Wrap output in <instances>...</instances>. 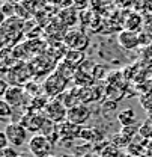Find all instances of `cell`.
<instances>
[{"label":"cell","instance_id":"obj_32","mask_svg":"<svg viewBox=\"0 0 152 157\" xmlns=\"http://www.w3.org/2000/svg\"><path fill=\"white\" fill-rule=\"evenodd\" d=\"M18 157H33V156H32L30 153H20Z\"/></svg>","mask_w":152,"mask_h":157},{"label":"cell","instance_id":"obj_10","mask_svg":"<svg viewBox=\"0 0 152 157\" xmlns=\"http://www.w3.org/2000/svg\"><path fill=\"white\" fill-rule=\"evenodd\" d=\"M91 117H92L91 107H89L87 104H81V103H80V104L74 106V107L68 109V117H66V119L71 121V122L76 124V125L83 127V124H86Z\"/></svg>","mask_w":152,"mask_h":157},{"label":"cell","instance_id":"obj_8","mask_svg":"<svg viewBox=\"0 0 152 157\" xmlns=\"http://www.w3.org/2000/svg\"><path fill=\"white\" fill-rule=\"evenodd\" d=\"M6 136L9 139V144L12 147H23L26 142H27V130L20 124V122H9L6 124L5 130Z\"/></svg>","mask_w":152,"mask_h":157},{"label":"cell","instance_id":"obj_5","mask_svg":"<svg viewBox=\"0 0 152 157\" xmlns=\"http://www.w3.org/2000/svg\"><path fill=\"white\" fill-rule=\"evenodd\" d=\"M63 44L69 50L84 52V48L89 45V36L80 29H68L63 36Z\"/></svg>","mask_w":152,"mask_h":157},{"label":"cell","instance_id":"obj_17","mask_svg":"<svg viewBox=\"0 0 152 157\" xmlns=\"http://www.w3.org/2000/svg\"><path fill=\"white\" fill-rule=\"evenodd\" d=\"M99 145L101 147H99L98 154L101 157H117L119 153H120V150L114 145L113 142H101Z\"/></svg>","mask_w":152,"mask_h":157},{"label":"cell","instance_id":"obj_20","mask_svg":"<svg viewBox=\"0 0 152 157\" xmlns=\"http://www.w3.org/2000/svg\"><path fill=\"white\" fill-rule=\"evenodd\" d=\"M14 17H15V5L3 2V5H2V23L5 20L14 18Z\"/></svg>","mask_w":152,"mask_h":157},{"label":"cell","instance_id":"obj_7","mask_svg":"<svg viewBox=\"0 0 152 157\" xmlns=\"http://www.w3.org/2000/svg\"><path fill=\"white\" fill-rule=\"evenodd\" d=\"M80 132H81V127L72 124L68 119L57 124L59 142H62V144H72L76 139H80Z\"/></svg>","mask_w":152,"mask_h":157},{"label":"cell","instance_id":"obj_33","mask_svg":"<svg viewBox=\"0 0 152 157\" xmlns=\"http://www.w3.org/2000/svg\"><path fill=\"white\" fill-rule=\"evenodd\" d=\"M48 157H60V156H56V154H51V156H48Z\"/></svg>","mask_w":152,"mask_h":157},{"label":"cell","instance_id":"obj_19","mask_svg":"<svg viewBox=\"0 0 152 157\" xmlns=\"http://www.w3.org/2000/svg\"><path fill=\"white\" fill-rule=\"evenodd\" d=\"M112 142H113L119 150H120V148H122V150H127V148H128V145L131 144V139H130V137H127L124 133H120V132H119V133H116V135L112 137Z\"/></svg>","mask_w":152,"mask_h":157},{"label":"cell","instance_id":"obj_14","mask_svg":"<svg viewBox=\"0 0 152 157\" xmlns=\"http://www.w3.org/2000/svg\"><path fill=\"white\" fill-rule=\"evenodd\" d=\"M83 60H84L83 52H77V50H66L65 58H63V62L68 63L69 67H72L74 70H78L81 67Z\"/></svg>","mask_w":152,"mask_h":157},{"label":"cell","instance_id":"obj_25","mask_svg":"<svg viewBox=\"0 0 152 157\" xmlns=\"http://www.w3.org/2000/svg\"><path fill=\"white\" fill-rule=\"evenodd\" d=\"M11 144H9V139L6 136V133L5 132H2L0 133V148L3 150V148H6V147H9Z\"/></svg>","mask_w":152,"mask_h":157},{"label":"cell","instance_id":"obj_21","mask_svg":"<svg viewBox=\"0 0 152 157\" xmlns=\"http://www.w3.org/2000/svg\"><path fill=\"white\" fill-rule=\"evenodd\" d=\"M12 113H14V107L8 101H5L2 98L0 100V117L3 118V119H8V118L12 117Z\"/></svg>","mask_w":152,"mask_h":157},{"label":"cell","instance_id":"obj_11","mask_svg":"<svg viewBox=\"0 0 152 157\" xmlns=\"http://www.w3.org/2000/svg\"><path fill=\"white\" fill-rule=\"evenodd\" d=\"M57 20L66 27V29H74L78 20H80V12L76 6H69L65 9H60L57 14Z\"/></svg>","mask_w":152,"mask_h":157},{"label":"cell","instance_id":"obj_3","mask_svg":"<svg viewBox=\"0 0 152 157\" xmlns=\"http://www.w3.org/2000/svg\"><path fill=\"white\" fill-rule=\"evenodd\" d=\"M27 148L33 157H48L53 154L54 144L45 135H33L29 139Z\"/></svg>","mask_w":152,"mask_h":157},{"label":"cell","instance_id":"obj_23","mask_svg":"<svg viewBox=\"0 0 152 157\" xmlns=\"http://www.w3.org/2000/svg\"><path fill=\"white\" fill-rule=\"evenodd\" d=\"M48 5L59 8V9H65V8H69V6H74L72 5V0H47Z\"/></svg>","mask_w":152,"mask_h":157},{"label":"cell","instance_id":"obj_6","mask_svg":"<svg viewBox=\"0 0 152 157\" xmlns=\"http://www.w3.org/2000/svg\"><path fill=\"white\" fill-rule=\"evenodd\" d=\"M44 115L48 121L54 122V124H59L62 121H65L66 117H68V107L57 98H53L48 101L47 107L44 109Z\"/></svg>","mask_w":152,"mask_h":157},{"label":"cell","instance_id":"obj_13","mask_svg":"<svg viewBox=\"0 0 152 157\" xmlns=\"http://www.w3.org/2000/svg\"><path fill=\"white\" fill-rule=\"evenodd\" d=\"M80 139L84 140V144L98 145V144L104 142V135H102V132L98 130L96 127H81Z\"/></svg>","mask_w":152,"mask_h":157},{"label":"cell","instance_id":"obj_27","mask_svg":"<svg viewBox=\"0 0 152 157\" xmlns=\"http://www.w3.org/2000/svg\"><path fill=\"white\" fill-rule=\"evenodd\" d=\"M89 3H91L89 0H72V5L76 6L77 9H83V8H86Z\"/></svg>","mask_w":152,"mask_h":157},{"label":"cell","instance_id":"obj_22","mask_svg":"<svg viewBox=\"0 0 152 157\" xmlns=\"http://www.w3.org/2000/svg\"><path fill=\"white\" fill-rule=\"evenodd\" d=\"M139 136L143 139H152V121H145L139 128Z\"/></svg>","mask_w":152,"mask_h":157},{"label":"cell","instance_id":"obj_2","mask_svg":"<svg viewBox=\"0 0 152 157\" xmlns=\"http://www.w3.org/2000/svg\"><path fill=\"white\" fill-rule=\"evenodd\" d=\"M24 21L17 18H8L2 23V36H3V45L15 42L20 36L24 35Z\"/></svg>","mask_w":152,"mask_h":157},{"label":"cell","instance_id":"obj_12","mask_svg":"<svg viewBox=\"0 0 152 157\" xmlns=\"http://www.w3.org/2000/svg\"><path fill=\"white\" fill-rule=\"evenodd\" d=\"M117 44L124 48V50H134L139 47L140 44V38L137 35V32L133 30H122L117 33Z\"/></svg>","mask_w":152,"mask_h":157},{"label":"cell","instance_id":"obj_24","mask_svg":"<svg viewBox=\"0 0 152 157\" xmlns=\"http://www.w3.org/2000/svg\"><path fill=\"white\" fill-rule=\"evenodd\" d=\"M18 154L20 153L12 145H9V147H6V148H3L0 151V157H18Z\"/></svg>","mask_w":152,"mask_h":157},{"label":"cell","instance_id":"obj_9","mask_svg":"<svg viewBox=\"0 0 152 157\" xmlns=\"http://www.w3.org/2000/svg\"><path fill=\"white\" fill-rule=\"evenodd\" d=\"M26 95H27V92H26L24 88H21L20 85H12V86L8 89V92L5 94L3 100L8 101L12 107H18V106L29 107L32 98H30V100H26Z\"/></svg>","mask_w":152,"mask_h":157},{"label":"cell","instance_id":"obj_34","mask_svg":"<svg viewBox=\"0 0 152 157\" xmlns=\"http://www.w3.org/2000/svg\"><path fill=\"white\" fill-rule=\"evenodd\" d=\"M62 157H71V156H62Z\"/></svg>","mask_w":152,"mask_h":157},{"label":"cell","instance_id":"obj_4","mask_svg":"<svg viewBox=\"0 0 152 157\" xmlns=\"http://www.w3.org/2000/svg\"><path fill=\"white\" fill-rule=\"evenodd\" d=\"M20 124L27 130V132H32L35 135L42 133L45 124H47V118L44 115V112H36V110H27L21 119H20Z\"/></svg>","mask_w":152,"mask_h":157},{"label":"cell","instance_id":"obj_31","mask_svg":"<svg viewBox=\"0 0 152 157\" xmlns=\"http://www.w3.org/2000/svg\"><path fill=\"white\" fill-rule=\"evenodd\" d=\"M3 2H6V3H12V5H18V3H21V0H3Z\"/></svg>","mask_w":152,"mask_h":157},{"label":"cell","instance_id":"obj_1","mask_svg":"<svg viewBox=\"0 0 152 157\" xmlns=\"http://www.w3.org/2000/svg\"><path fill=\"white\" fill-rule=\"evenodd\" d=\"M66 85H68V80L62 74H59L57 71H53L45 78V82L42 85V92L50 100H53V98L60 97L66 91Z\"/></svg>","mask_w":152,"mask_h":157},{"label":"cell","instance_id":"obj_15","mask_svg":"<svg viewBox=\"0 0 152 157\" xmlns=\"http://www.w3.org/2000/svg\"><path fill=\"white\" fill-rule=\"evenodd\" d=\"M117 122L120 124V127H131L135 125V113H134L133 109L127 107V109H122L119 113H117Z\"/></svg>","mask_w":152,"mask_h":157},{"label":"cell","instance_id":"obj_18","mask_svg":"<svg viewBox=\"0 0 152 157\" xmlns=\"http://www.w3.org/2000/svg\"><path fill=\"white\" fill-rule=\"evenodd\" d=\"M146 142L145 140H142L140 144L135 140V139H133L131 140V144L128 145V148L125 150L127 153H130L133 157H140V156H145V151H146V145H145Z\"/></svg>","mask_w":152,"mask_h":157},{"label":"cell","instance_id":"obj_30","mask_svg":"<svg viewBox=\"0 0 152 157\" xmlns=\"http://www.w3.org/2000/svg\"><path fill=\"white\" fill-rule=\"evenodd\" d=\"M117 157H133V156H131L130 153H127V151H120V153H119V156H117Z\"/></svg>","mask_w":152,"mask_h":157},{"label":"cell","instance_id":"obj_35","mask_svg":"<svg viewBox=\"0 0 152 157\" xmlns=\"http://www.w3.org/2000/svg\"><path fill=\"white\" fill-rule=\"evenodd\" d=\"M140 157H148V156H140Z\"/></svg>","mask_w":152,"mask_h":157},{"label":"cell","instance_id":"obj_26","mask_svg":"<svg viewBox=\"0 0 152 157\" xmlns=\"http://www.w3.org/2000/svg\"><path fill=\"white\" fill-rule=\"evenodd\" d=\"M9 88H11V86L8 85V82H6L5 78H2V80H0V95H2V97H5V94L8 92V89H9Z\"/></svg>","mask_w":152,"mask_h":157},{"label":"cell","instance_id":"obj_29","mask_svg":"<svg viewBox=\"0 0 152 157\" xmlns=\"http://www.w3.org/2000/svg\"><path fill=\"white\" fill-rule=\"evenodd\" d=\"M81 157H101L96 151H94V150H91V151H86L84 154H81Z\"/></svg>","mask_w":152,"mask_h":157},{"label":"cell","instance_id":"obj_16","mask_svg":"<svg viewBox=\"0 0 152 157\" xmlns=\"http://www.w3.org/2000/svg\"><path fill=\"white\" fill-rule=\"evenodd\" d=\"M124 26L127 30H133V32H137L142 26V17L137 14V12H130L125 20H124Z\"/></svg>","mask_w":152,"mask_h":157},{"label":"cell","instance_id":"obj_28","mask_svg":"<svg viewBox=\"0 0 152 157\" xmlns=\"http://www.w3.org/2000/svg\"><path fill=\"white\" fill-rule=\"evenodd\" d=\"M113 2L117 5V6H120V8H128V6L133 5L134 0H113Z\"/></svg>","mask_w":152,"mask_h":157}]
</instances>
